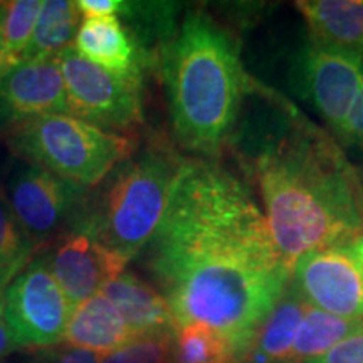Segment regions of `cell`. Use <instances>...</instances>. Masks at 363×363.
Instances as JSON below:
<instances>
[{
  "label": "cell",
  "instance_id": "obj_1",
  "mask_svg": "<svg viewBox=\"0 0 363 363\" xmlns=\"http://www.w3.org/2000/svg\"><path fill=\"white\" fill-rule=\"evenodd\" d=\"M175 326L206 325L240 363L291 281L252 190L211 158H182L169 206L143 249Z\"/></svg>",
  "mask_w": 363,
  "mask_h": 363
},
{
  "label": "cell",
  "instance_id": "obj_2",
  "mask_svg": "<svg viewBox=\"0 0 363 363\" xmlns=\"http://www.w3.org/2000/svg\"><path fill=\"white\" fill-rule=\"evenodd\" d=\"M271 106L246 167L256 180L267 225L293 262L318 249L363 238V179L328 130L257 83Z\"/></svg>",
  "mask_w": 363,
  "mask_h": 363
},
{
  "label": "cell",
  "instance_id": "obj_3",
  "mask_svg": "<svg viewBox=\"0 0 363 363\" xmlns=\"http://www.w3.org/2000/svg\"><path fill=\"white\" fill-rule=\"evenodd\" d=\"M160 67L177 140L214 158L233 138L254 83L238 39L207 11L194 9L162 44Z\"/></svg>",
  "mask_w": 363,
  "mask_h": 363
},
{
  "label": "cell",
  "instance_id": "obj_4",
  "mask_svg": "<svg viewBox=\"0 0 363 363\" xmlns=\"http://www.w3.org/2000/svg\"><path fill=\"white\" fill-rule=\"evenodd\" d=\"M180 163L165 143L147 145L86 192L74 222L131 261L160 227Z\"/></svg>",
  "mask_w": 363,
  "mask_h": 363
},
{
  "label": "cell",
  "instance_id": "obj_5",
  "mask_svg": "<svg viewBox=\"0 0 363 363\" xmlns=\"http://www.w3.org/2000/svg\"><path fill=\"white\" fill-rule=\"evenodd\" d=\"M7 145L19 160L91 190L133 155L138 142L72 115H45L9 130Z\"/></svg>",
  "mask_w": 363,
  "mask_h": 363
},
{
  "label": "cell",
  "instance_id": "obj_6",
  "mask_svg": "<svg viewBox=\"0 0 363 363\" xmlns=\"http://www.w3.org/2000/svg\"><path fill=\"white\" fill-rule=\"evenodd\" d=\"M56 61L69 113L99 128L131 135L143 121V74H118L79 56L69 45Z\"/></svg>",
  "mask_w": 363,
  "mask_h": 363
},
{
  "label": "cell",
  "instance_id": "obj_7",
  "mask_svg": "<svg viewBox=\"0 0 363 363\" xmlns=\"http://www.w3.org/2000/svg\"><path fill=\"white\" fill-rule=\"evenodd\" d=\"M2 195L35 246L59 239L74 224L88 190L33 163L13 158Z\"/></svg>",
  "mask_w": 363,
  "mask_h": 363
},
{
  "label": "cell",
  "instance_id": "obj_8",
  "mask_svg": "<svg viewBox=\"0 0 363 363\" xmlns=\"http://www.w3.org/2000/svg\"><path fill=\"white\" fill-rule=\"evenodd\" d=\"M4 313L17 348H45L65 340L72 315L48 257L35 256L4 291Z\"/></svg>",
  "mask_w": 363,
  "mask_h": 363
},
{
  "label": "cell",
  "instance_id": "obj_9",
  "mask_svg": "<svg viewBox=\"0 0 363 363\" xmlns=\"http://www.w3.org/2000/svg\"><path fill=\"white\" fill-rule=\"evenodd\" d=\"M298 88L342 142L363 86V56L310 40L296 61Z\"/></svg>",
  "mask_w": 363,
  "mask_h": 363
},
{
  "label": "cell",
  "instance_id": "obj_10",
  "mask_svg": "<svg viewBox=\"0 0 363 363\" xmlns=\"http://www.w3.org/2000/svg\"><path fill=\"white\" fill-rule=\"evenodd\" d=\"M289 288L316 310L363 318V271L347 247L301 254L293 262Z\"/></svg>",
  "mask_w": 363,
  "mask_h": 363
},
{
  "label": "cell",
  "instance_id": "obj_11",
  "mask_svg": "<svg viewBox=\"0 0 363 363\" xmlns=\"http://www.w3.org/2000/svg\"><path fill=\"white\" fill-rule=\"evenodd\" d=\"M128 262L79 222L56 239L51 257H48L51 272L72 310L125 272Z\"/></svg>",
  "mask_w": 363,
  "mask_h": 363
},
{
  "label": "cell",
  "instance_id": "obj_12",
  "mask_svg": "<svg viewBox=\"0 0 363 363\" xmlns=\"http://www.w3.org/2000/svg\"><path fill=\"white\" fill-rule=\"evenodd\" d=\"M45 115H71L56 57L9 67L0 79V130L9 131Z\"/></svg>",
  "mask_w": 363,
  "mask_h": 363
},
{
  "label": "cell",
  "instance_id": "obj_13",
  "mask_svg": "<svg viewBox=\"0 0 363 363\" xmlns=\"http://www.w3.org/2000/svg\"><path fill=\"white\" fill-rule=\"evenodd\" d=\"M99 293L110 299L135 338L175 333V320L167 298L135 272H121Z\"/></svg>",
  "mask_w": 363,
  "mask_h": 363
},
{
  "label": "cell",
  "instance_id": "obj_14",
  "mask_svg": "<svg viewBox=\"0 0 363 363\" xmlns=\"http://www.w3.org/2000/svg\"><path fill=\"white\" fill-rule=\"evenodd\" d=\"M72 48L93 65L118 74H142L147 65V54L116 16L83 19Z\"/></svg>",
  "mask_w": 363,
  "mask_h": 363
},
{
  "label": "cell",
  "instance_id": "obj_15",
  "mask_svg": "<svg viewBox=\"0 0 363 363\" xmlns=\"http://www.w3.org/2000/svg\"><path fill=\"white\" fill-rule=\"evenodd\" d=\"M135 335L103 293L94 294L72 310L65 342L69 348H83L106 357L133 342Z\"/></svg>",
  "mask_w": 363,
  "mask_h": 363
},
{
  "label": "cell",
  "instance_id": "obj_16",
  "mask_svg": "<svg viewBox=\"0 0 363 363\" xmlns=\"http://www.w3.org/2000/svg\"><path fill=\"white\" fill-rule=\"evenodd\" d=\"M316 43L363 56V0H299Z\"/></svg>",
  "mask_w": 363,
  "mask_h": 363
},
{
  "label": "cell",
  "instance_id": "obj_17",
  "mask_svg": "<svg viewBox=\"0 0 363 363\" xmlns=\"http://www.w3.org/2000/svg\"><path fill=\"white\" fill-rule=\"evenodd\" d=\"M310 308L305 299L288 286L240 363H283Z\"/></svg>",
  "mask_w": 363,
  "mask_h": 363
},
{
  "label": "cell",
  "instance_id": "obj_18",
  "mask_svg": "<svg viewBox=\"0 0 363 363\" xmlns=\"http://www.w3.org/2000/svg\"><path fill=\"white\" fill-rule=\"evenodd\" d=\"M358 333H363V318H342L310 308L283 363H310Z\"/></svg>",
  "mask_w": 363,
  "mask_h": 363
},
{
  "label": "cell",
  "instance_id": "obj_19",
  "mask_svg": "<svg viewBox=\"0 0 363 363\" xmlns=\"http://www.w3.org/2000/svg\"><path fill=\"white\" fill-rule=\"evenodd\" d=\"M79 16L72 0H45L22 61L54 59L72 45L79 29Z\"/></svg>",
  "mask_w": 363,
  "mask_h": 363
},
{
  "label": "cell",
  "instance_id": "obj_20",
  "mask_svg": "<svg viewBox=\"0 0 363 363\" xmlns=\"http://www.w3.org/2000/svg\"><path fill=\"white\" fill-rule=\"evenodd\" d=\"M170 363H234L229 343L206 325H185L172 338Z\"/></svg>",
  "mask_w": 363,
  "mask_h": 363
},
{
  "label": "cell",
  "instance_id": "obj_21",
  "mask_svg": "<svg viewBox=\"0 0 363 363\" xmlns=\"http://www.w3.org/2000/svg\"><path fill=\"white\" fill-rule=\"evenodd\" d=\"M35 244L22 230L0 190V289L33 261Z\"/></svg>",
  "mask_w": 363,
  "mask_h": 363
},
{
  "label": "cell",
  "instance_id": "obj_22",
  "mask_svg": "<svg viewBox=\"0 0 363 363\" xmlns=\"http://www.w3.org/2000/svg\"><path fill=\"white\" fill-rule=\"evenodd\" d=\"M43 0H13L4 2V49H6L7 69L22 61L26 48L34 34L35 22L39 19Z\"/></svg>",
  "mask_w": 363,
  "mask_h": 363
},
{
  "label": "cell",
  "instance_id": "obj_23",
  "mask_svg": "<svg viewBox=\"0 0 363 363\" xmlns=\"http://www.w3.org/2000/svg\"><path fill=\"white\" fill-rule=\"evenodd\" d=\"M172 338L174 335L136 338L104 357L101 363H170Z\"/></svg>",
  "mask_w": 363,
  "mask_h": 363
},
{
  "label": "cell",
  "instance_id": "obj_24",
  "mask_svg": "<svg viewBox=\"0 0 363 363\" xmlns=\"http://www.w3.org/2000/svg\"><path fill=\"white\" fill-rule=\"evenodd\" d=\"M310 363H363V333L343 340L325 355Z\"/></svg>",
  "mask_w": 363,
  "mask_h": 363
},
{
  "label": "cell",
  "instance_id": "obj_25",
  "mask_svg": "<svg viewBox=\"0 0 363 363\" xmlns=\"http://www.w3.org/2000/svg\"><path fill=\"white\" fill-rule=\"evenodd\" d=\"M76 6L84 19H91V17H118L123 2L121 0H76Z\"/></svg>",
  "mask_w": 363,
  "mask_h": 363
},
{
  "label": "cell",
  "instance_id": "obj_26",
  "mask_svg": "<svg viewBox=\"0 0 363 363\" xmlns=\"http://www.w3.org/2000/svg\"><path fill=\"white\" fill-rule=\"evenodd\" d=\"M345 143L358 145L363 150V86L355 104H353L350 118H348L347 140H345Z\"/></svg>",
  "mask_w": 363,
  "mask_h": 363
},
{
  "label": "cell",
  "instance_id": "obj_27",
  "mask_svg": "<svg viewBox=\"0 0 363 363\" xmlns=\"http://www.w3.org/2000/svg\"><path fill=\"white\" fill-rule=\"evenodd\" d=\"M103 357L83 348H67L59 355L52 357L51 363H101Z\"/></svg>",
  "mask_w": 363,
  "mask_h": 363
},
{
  "label": "cell",
  "instance_id": "obj_28",
  "mask_svg": "<svg viewBox=\"0 0 363 363\" xmlns=\"http://www.w3.org/2000/svg\"><path fill=\"white\" fill-rule=\"evenodd\" d=\"M16 345L11 337V331H9L7 321H6V313H4V289H0V360L11 355L16 350Z\"/></svg>",
  "mask_w": 363,
  "mask_h": 363
},
{
  "label": "cell",
  "instance_id": "obj_29",
  "mask_svg": "<svg viewBox=\"0 0 363 363\" xmlns=\"http://www.w3.org/2000/svg\"><path fill=\"white\" fill-rule=\"evenodd\" d=\"M4 11H6V7H4V2H2V4H0V79H2V76L6 74V71H7L6 49H4V33H2Z\"/></svg>",
  "mask_w": 363,
  "mask_h": 363
},
{
  "label": "cell",
  "instance_id": "obj_30",
  "mask_svg": "<svg viewBox=\"0 0 363 363\" xmlns=\"http://www.w3.org/2000/svg\"><path fill=\"white\" fill-rule=\"evenodd\" d=\"M347 251L350 252L353 257H355L358 266H360L362 271H363V238L355 240V242L350 244V246H347Z\"/></svg>",
  "mask_w": 363,
  "mask_h": 363
},
{
  "label": "cell",
  "instance_id": "obj_31",
  "mask_svg": "<svg viewBox=\"0 0 363 363\" xmlns=\"http://www.w3.org/2000/svg\"><path fill=\"white\" fill-rule=\"evenodd\" d=\"M0 4H2V2H0Z\"/></svg>",
  "mask_w": 363,
  "mask_h": 363
}]
</instances>
